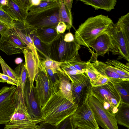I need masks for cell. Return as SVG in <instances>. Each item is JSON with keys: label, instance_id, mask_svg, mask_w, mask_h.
Segmentation results:
<instances>
[{"label": "cell", "instance_id": "41", "mask_svg": "<svg viewBox=\"0 0 129 129\" xmlns=\"http://www.w3.org/2000/svg\"><path fill=\"white\" fill-rule=\"evenodd\" d=\"M8 28L9 27L7 25L0 22V34L1 36L4 34Z\"/></svg>", "mask_w": 129, "mask_h": 129}, {"label": "cell", "instance_id": "26", "mask_svg": "<svg viewBox=\"0 0 129 129\" xmlns=\"http://www.w3.org/2000/svg\"><path fill=\"white\" fill-rule=\"evenodd\" d=\"M116 88L122 102L129 104V81L119 82L110 81Z\"/></svg>", "mask_w": 129, "mask_h": 129}, {"label": "cell", "instance_id": "36", "mask_svg": "<svg viewBox=\"0 0 129 129\" xmlns=\"http://www.w3.org/2000/svg\"><path fill=\"white\" fill-rule=\"evenodd\" d=\"M109 81V79L108 78L101 74L97 81L92 87H96L104 85L107 84Z\"/></svg>", "mask_w": 129, "mask_h": 129}, {"label": "cell", "instance_id": "10", "mask_svg": "<svg viewBox=\"0 0 129 129\" xmlns=\"http://www.w3.org/2000/svg\"><path fill=\"white\" fill-rule=\"evenodd\" d=\"M34 80L36 83L35 88L37 96L42 107L51 96L56 92L44 67L39 69Z\"/></svg>", "mask_w": 129, "mask_h": 129}, {"label": "cell", "instance_id": "42", "mask_svg": "<svg viewBox=\"0 0 129 129\" xmlns=\"http://www.w3.org/2000/svg\"><path fill=\"white\" fill-rule=\"evenodd\" d=\"M32 6H36L39 5L41 2V0H30Z\"/></svg>", "mask_w": 129, "mask_h": 129}, {"label": "cell", "instance_id": "29", "mask_svg": "<svg viewBox=\"0 0 129 129\" xmlns=\"http://www.w3.org/2000/svg\"><path fill=\"white\" fill-rule=\"evenodd\" d=\"M30 26L29 34L38 52H39L44 56V59L48 58V45L42 42L36 36L35 34V28Z\"/></svg>", "mask_w": 129, "mask_h": 129}, {"label": "cell", "instance_id": "13", "mask_svg": "<svg viewBox=\"0 0 129 129\" xmlns=\"http://www.w3.org/2000/svg\"><path fill=\"white\" fill-rule=\"evenodd\" d=\"M27 46L9 28L0 38V50L8 55L23 53Z\"/></svg>", "mask_w": 129, "mask_h": 129}, {"label": "cell", "instance_id": "5", "mask_svg": "<svg viewBox=\"0 0 129 129\" xmlns=\"http://www.w3.org/2000/svg\"><path fill=\"white\" fill-rule=\"evenodd\" d=\"M91 93L98 99L105 108L111 111L114 114L117 111L122 102L116 88L109 81L104 85L92 87Z\"/></svg>", "mask_w": 129, "mask_h": 129}, {"label": "cell", "instance_id": "24", "mask_svg": "<svg viewBox=\"0 0 129 129\" xmlns=\"http://www.w3.org/2000/svg\"><path fill=\"white\" fill-rule=\"evenodd\" d=\"M85 4L91 6L95 10L103 9L109 12L113 9L116 0H80Z\"/></svg>", "mask_w": 129, "mask_h": 129}, {"label": "cell", "instance_id": "3", "mask_svg": "<svg viewBox=\"0 0 129 129\" xmlns=\"http://www.w3.org/2000/svg\"><path fill=\"white\" fill-rule=\"evenodd\" d=\"M42 122L33 119L27 111L24 95L17 91L15 110L8 123L5 124L4 129H37V124Z\"/></svg>", "mask_w": 129, "mask_h": 129}, {"label": "cell", "instance_id": "2", "mask_svg": "<svg viewBox=\"0 0 129 129\" xmlns=\"http://www.w3.org/2000/svg\"><path fill=\"white\" fill-rule=\"evenodd\" d=\"M113 23L102 14L88 18L76 31L75 39L80 45L91 47L96 39Z\"/></svg>", "mask_w": 129, "mask_h": 129}, {"label": "cell", "instance_id": "11", "mask_svg": "<svg viewBox=\"0 0 129 129\" xmlns=\"http://www.w3.org/2000/svg\"><path fill=\"white\" fill-rule=\"evenodd\" d=\"M60 4V0H41L39 5L33 6L29 9L25 23L39 20L52 15L58 11Z\"/></svg>", "mask_w": 129, "mask_h": 129}, {"label": "cell", "instance_id": "19", "mask_svg": "<svg viewBox=\"0 0 129 129\" xmlns=\"http://www.w3.org/2000/svg\"><path fill=\"white\" fill-rule=\"evenodd\" d=\"M91 63L94 67L100 74L108 78L109 81L114 82L129 81V78L118 74L105 63L97 60Z\"/></svg>", "mask_w": 129, "mask_h": 129}, {"label": "cell", "instance_id": "34", "mask_svg": "<svg viewBox=\"0 0 129 129\" xmlns=\"http://www.w3.org/2000/svg\"><path fill=\"white\" fill-rule=\"evenodd\" d=\"M14 20L5 11L2 7H0V22L7 25L9 28L13 27Z\"/></svg>", "mask_w": 129, "mask_h": 129}, {"label": "cell", "instance_id": "33", "mask_svg": "<svg viewBox=\"0 0 129 129\" xmlns=\"http://www.w3.org/2000/svg\"><path fill=\"white\" fill-rule=\"evenodd\" d=\"M0 63L3 74L11 78L18 83L17 76L14 70L12 69L5 62L0 55Z\"/></svg>", "mask_w": 129, "mask_h": 129}, {"label": "cell", "instance_id": "39", "mask_svg": "<svg viewBox=\"0 0 129 129\" xmlns=\"http://www.w3.org/2000/svg\"><path fill=\"white\" fill-rule=\"evenodd\" d=\"M0 78L6 81L8 84L14 85L17 86L18 83L13 79L7 76L2 73L0 75Z\"/></svg>", "mask_w": 129, "mask_h": 129}, {"label": "cell", "instance_id": "28", "mask_svg": "<svg viewBox=\"0 0 129 129\" xmlns=\"http://www.w3.org/2000/svg\"><path fill=\"white\" fill-rule=\"evenodd\" d=\"M17 74L18 79L17 88L21 89L24 93V87L28 77L25 63H21L14 70Z\"/></svg>", "mask_w": 129, "mask_h": 129}, {"label": "cell", "instance_id": "23", "mask_svg": "<svg viewBox=\"0 0 129 129\" xmlns=\"http://www.w3.org/2000/svg\"><path fill=\"white\" fill-rule=\"evenodd\" d=\"M114 115L117 124L129 129V104L122 102Z\"/></svg>", "mask_w": 129, "mask_h": 129}, {"label": "cell", "instance_id": "22", "mask_svg": "<svg viewBox=\"0 0 129 129\" xmlns=\"http://www.w3.org/2000/svg\"><path fill=\"white\" fill-rule=\"evenodd\" d=\"M61 21L58 11L54 14L42 19L25 23L26 24L35 29L45 27H56L58 23Z\"/></svg>", "mask_w": 129, "mask_h": 129}, {"label": "cell", "instance_id": "30", "mask_svg": "<svg viewBox=\"0 0 129 129\" xmlns=\"http://www.w3.org/2000/svg\"><path fill=\"white\" fill-rule=\"evenodd\" d=\"M116 23L121 28L127 47L129 49V13L119 18Z\"/></svg>", "mask_w": 129, "mask_h": 129}, {"label": "cell", "instance_id": "21", "mask_svg": "<svg viewBox=\"0 0 129 129\" xmlns=\"http://www.w3.org/2000/svg\"><path fill=\"white\" fill-rule=\"evenodd\" d=\"M35 34L41 41L49 45L58 39L61 34L58 33L56 27H45L35 29Z\"/></svg>", "mask_w": 129, "mask_h": 129}, {"label": "cell", "instance_id": "35", "mask_svg": "<svg viewBox=\"0 0 129 129\" xmlns=\"http://www.w3.org/2000/svg\"><path fill=\"white\" fill-rule=\"evenodd\" d=\"M71 116L65 118L57 125V129H74Z\"/></svg>", "mask_w": 129, "mask_h": 129}, {"label": "cell", "instance_id": "4", "mask_svg": "<svg viewBox=\"0 0 129 129\" xmlns=\"http://www.w3.org/2000/svg\"><path fill=\"white\" fill-rule=\"evenodd\" d=\"M63 34L48 45V58L53 60L60 62L69 60L78 53L81 48L75 40L71 42L64 41Z\"/></svg>", "mask_w": 129, "mask_h": 129}, {"label": "cell", "instance_id": "40", "mask_svg": "<svg viewBox=\"0 0 129 129\" xmlns=\"http://www.w3.org/2000/svg\"><path fill=\"white\" fill-rule=\"evenodd\" d=\"M75 40L74 35L71 33L69 32L64 35L63 40L67 42H71Z\"/></svg>", "mask_w": 129, "mask_h": 129}, {"label": "cell", "instance_id": "18", "mask_svg": "<svg viewBox=\"0 0 129 129\" xmlns=\"http://www.w3.org/2000/svg\"><path fill=\"white\" fill-rule=\"evenodd\" d=\"M111 46L110 36L104 31L96 39L91 46L95 50L96 53L90 50L92 54L94 55L95 59H96L98 56H104L106 53L109 52Z\"/></svg>", "mask_w": 129, "mask_h": 129}, {"label": "cell", "instance_id": "15", "mask_svg": "<svg viewBox=\"0 0 129 129\" xmlns=\"http://www.w3.org/2000/svg\"><path fill=\"white\" fill-rule=\"evenodd\" d=\"M72 83L73 101L74 104L79 106L87 101L91 93L92 86L89 78L85 73L78 81Z\"/></svg>", "mask_w": 129, "mask_h": 129}, {"label": "cell", "instance_id": "1", "mask_svg": "<svg viewBox=\"0 0 129 129\" xmlns=\"http://www.w3.org/2000/svg\"><path fill=\"white\" fill-rule=\"evenodd\" d=\"M78 106L77 104L72 103L57 91L42 107L43 117L44 121L57 125L65 118L72 116Z\"/></svg>", "mask_w": 129, "mask_h": 129}, {"label": "cell", "instance_id": "45", "mask_svg": "<svg viewBox=\"0 0 129 129\" xmlns=\"http://www.w3.org/2000/svg\"><path fill=\"white\" fill-rule=\"evenodd\" d=\"M1 73L0 72V74H1Z\"/></svg>", "mask_w": 129, "mask_h": 129}, {"label": "cell", "instance_id": "43", "mask_svg": "<svg viewBox=\"0 0 129 129\" xmlns=\"http://www.w3.org/2000/svg\"><path fill=\"white\" fill-rule=\"evenodd\" d=\"M0 82L6 83V82L5 80L0 78Z\"/></svg>", "mask_w": 129, "mask_h": 129}, {"label": "cell", "instance_id": "25", "mask_svg": "<svg viewBox=\"0 0 129 129\" xmlns=\"http://www.w3.org/2000/svg\"><path fill=\"white\" fill-rule=\"evenodd\" d=\"M118 74L129 78V63L124 64L116 59H108L105 63Z\"/></svg>", "mask_w": 129, "mask_h": 129}, {"label": "cell", "instance_id": "6", "mask_svg": "<svg viewBox=\"0 0 129 129\" xmlns=\"http://www.w3.org/2000/svg\"><path fill=\"white\" fill-rule=\"evenodd\" d=\"M87 101L99 126L104 129H119L114 114L105 108L94 95L91 93Z\"/></svg>", "mask_w": 129, "mask_h": 129}, {"label": "cell", "instance_id": "38", "mask_svg": "<svg viewBox=\"0 0 129 129\" xmlns=\"http://www.w3.org/2000/svg\"><path fill=\"white\" fill-rule=\"evenodd\" d=\"M56 28L58 33L60 34H63L67 29V26L65 22L60 21L58 24Z\"/></svg>", "mask_w": 129, "mask_h": 129}, {"label": "cell", "instance_id": "32", "mask_svg": "<svg viewBox=\"0 0 129 129\" xmlns=\"http://www.w3.org/2000/svg\"><path fill=\"white\" fill-rule=\"evenodd\" d=\"M41 62L45 69H50L57 73H64L60 66L61 62L53 60L49 58L42 59Z\"/></svg>", "mask_w": 129, "mask_h": 129}, {"label": "cell", "instance_id": "12", "mask_svg": "<svg viewBox=\"0 0 129 129\" xmlns=\"http://www.w3.org/2000/svg\"><path fill=\"white\" fill-rule=\"evenodd\" d=\"M25 101L28 113L33 119L44 121L43 118L42 108L36 95L35 86L30 89V81L28 77L24 89Z\"/></svg>", "mask_w": 129, "mask_h": 129}, {"label": "cell", "instance_id": "16", "mask_svg": "<svg viewBox=\"0 0 129 129\" xmlns=\"http://www.w3.org/2000/svg\"><path fill=\"white\" fill-rule=\"evenodd\" d=\"M13 25V27L10 28L12 31L29 48L35 55L38 60L40 61L41 57L29 34L30 27L26 24H23L15 20L14 21Z\"/></svg>", "mask_w": 129, "mask_h": 129}, {"label": "cell", "instance_id": "37", "mask_svg": "<svg viewBox=\"0 0 129 129\" xmlns=\"http://www.w3.org/2000/svg\"><path fill=\"white\" fill-rule=\"evenodd\" d=\"M37 129H57V125H53L43 121L41 122Z\"/></svg>", "mask_w": 129, "mask_h": 129}, {"label": "cell", "instance_id": "20", "mask_svg": "<svg viewBox=\"0 0 129 129\" xmlns=\"http://www.w3.org/2000/svg\"><path fill=\"white\" fill-rule=\"evenodd\" d=\"M57 74L59 78L57 91H59L63 97L74 104L72 94V82L64 73L58 72Z\"/></svg>", "mask_w": 129, "mask_h": 129}, {"label": "cell", "instance_id": "44", "mask_svg": "<svg viewBox=\"0 0 129 129\" xmlns=\"http://www.w3.org/2000/svg\"><path fill=\"white\" fill-rule=\"evenodd\" d=\"M3 7L2 6V5L0 2V7Z\"/></svg>", "mask_w": 129, "mask_h": 129}, {"label": "cell", "instance_id": "31", "mask_svg": "<svg viewBox=\"0 0 129 129\" xmlns=\"http://www.w3.org/2000/svg\"><path fill=\"white\" fill-rule=\"evenodd\" d=\"M85 73L89 78L92 86L97 81L100 74L94 67L91 63L87 61Z\"/></svg>", "mask_w": 129, "mask_h": 129}, {"label": "cell", "instance_id": "27", "mask_svg": "<svg viewBox=\"0 0 129 129\" xmlns=\"http://www.w3.org/2000/svg\"><path fill=\"white\" fill-rule=\"evenodd\" d=\"M60 6L58 11L59 16L61 21L66 22L67 29H70L72 26L73 18L71 10L66 7L63 0H60Z\"/></svg>", "mask_w": 129, "mask_h": 129}, {"label": "cell", "instance_id": "8", "mask_svg": "<svg viewBox=\"0 0 129 129\" xmlns=\"http://www.w3.org/2000/svg\"><path fill=\"white\" fill-rule=\"evenodd\" d=\"M104 31L109 35L111 40L112 46L109 52L118 55L119 59L123 58L129 62V49L119 25L113 22Z\"/></svg>", "mask_w": 129, "mask_h": 129}, {"label": "cell", "instance_id": "7", "mask_svg": "<svg viewBox=\"0 0 129 129\" xmlns=\"http://www.w3.org/2000/svg\"><path fill=\"white\" fill-rule=\"evenodd\" d=\"M17 86H5L0 89V124L9 122L15 110Z\"/></svg>", "mask_w": 129, "mask_h": 129}, {"label": "cell", "instance_id": "14", "mask_svg": "<svg viewBox=\"0 0 129 129\" xmlns=\"http://www.w3.org/2000/svg\"><path fill=\"white\" fill-rule=\"evenodd\" d=\"M2 8L14 20L25 23L29 10L32 7L30 0H7Z\"/></svg>", "mask_w": 129, "mask_h": 129}, {"label": "cell", "instance_id": "9", "mask_svg": "<svg viewBox=\"0 0 129 129\" xmlns=\"http://www.w3.org/2000/svg\"><path fill=\"white\" fill-rule=\"evenodd\" d=\"M72 118L74 129H100L87 100L78 106Z\"/></svg>", "mask_w": 129, "mask_h": 129}, {"label": "cell", "instance_id": "17", "mask_svg": "<svg viewBox=\"0 0 129 129\" xmlns=\"http://www.w3.org/2000/svg\"><path fill=\"white\" fill-rule=\"evenodd\" d=\"M25 65L30 81V89L34 86L35 77L38 72L39 69L43 67L42 64L39 62L36 57L27 46L23 50Z\"/></svg>", "mask_w": 129, "mask_h": 129}]
</instances>
